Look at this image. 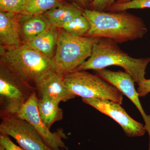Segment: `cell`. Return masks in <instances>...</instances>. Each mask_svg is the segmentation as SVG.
Wrapping results in <instances>:
<instances>
[{
    "label": "cell",
    "instance_id": "6da1fadb",
    "mask_svg": "<svg viewBox=\"0 0 150 150\" xmlns=\"http://www.w3.org/2000/svg\"><path fill=\"white\" fill-rule=\"evenodd\" d=\"M82 15L91 26L85 36L110 38L121 43L142 38L147 32L141 18L126 11L114 12L86 9Z\"/></svg>",
    "mask_w": 150,
    "mask_h": 150
},
{
    "label": "cell",
    "instance_id": "7a4b0ae2",
    "mask_svg": "<svg viewBox=\"0 0 150 150\" xmlns=\"http://www.w3.org/2000/svg\"><path fill=\"white\" fill-rule=\"evenodd\" d=\"M0 51L1 64L35 88L48 75L60 71L53 59L25 43L12 48L1 46Z\"/></svg>",
    "mask_w": 150,
    "mask_h": 150
},
{
    "label": "cell",
    "instance_id": "3957f363",
    "mask_svg": "<svg viewBox=\"0 0 150 150\" xmlns=\"http://www.w3.org/2000/svg\"><path fill=\"white\" fill-rule=\"evenodd\" d=\"M150 62V57L133 58L121 50L114 40L100 38L94 45L90 57L76 70L95 71L110 66H118L138 83L145 79L146 69Z\"/></svg>",
    "mask_w": 150,
    "mask_h": 150
},
{
    "label": "cell",
    "instance_id": "277c9868",
    "mask_svg": "<svg viewBox=\"0 0 150 150\" xmlns=\"http://www.w3.org/2000/svg\"><path fill=\"white\" fill-rule=\"evenodd\" d=\"M100 38L78 37L59 30L56 52L53 59L59 69L64 74L76 70L91 56L95 43Z\"/></svg>",
    "mask_w": 150,
    "mask_h": 150
},
{
    "label": "cell",
    "instance_id": "5b68a950",
    "mask_svg": "<svg viewBox=\"0 0 150 150\" xmlns=\"http://www.w3.org/2000/svg\"><path fill=\"white\" fill-rule=\"evenodd\" d=\"M64 79L69 90L76 97L108 100L121 105L123 102V94L98 75L76 70L65 74Z\"/></svg>",
    "mask_w": 150,
    "mask_h": 150
},
{
    "label": "cell",
    "instance_id": "8992f818",
    "mask_svg": "<svg viewBox=\"0 0 150 150\" xmlns=\"http://www.w3.org/2000/svg\"><path fill=\"white\" fill-rule=\"evenodd\" d=\"M35 91V88L1 63L0 113L16 114Z\"/></svg>",
    "mask_w": 150,
    "mask_h": 150
},
{
    "label": "cell",
    "instance_id": "52a82bcc",
    "mask_svg": "<svg viewBox=\"0 0 150 150\" xmlns=\"http://www.w3.org/2000/svg\"><path fill=\"white\" fill-rule=\"evenodd\" d=\"M0 133L13 138L25 150H53L34 127L16 114L0 113Z\"/></svg>",
    "mask_w": 150,
    "mask_h": 150
},
{
    "label": "cell",
    "instance_id": "ba28073f",
    "mask_svg": "<svg viewBox=\"0 0 150 150\" xmlns=\"http://www.w3.org/2000/svg\"><path fill=\"white\" fill-rule=\"evenodd\" d=\"M38 97L36 92L33 93L16 115L29 122L36 129L46 145L53 150H69L63 142L67 139L62 129L52 132L40 118L38 108Z\"/></svg>",
    "mask_w": 150,
    "mask_h": 150
},
{
    "label": "cell",
    "instance_id": "9c48e42d",
    "mask_svg": "<svg viewBox=\"0 0 150 150\" xmlns=\"http://www.w3.org/2000/svg\"><path fill=\"white\" fill-rule=\"evenodd\" d=\"M82 100L84 103L116 121L127 137H142L146 133V131L144 125L131 118L121 104L100 98H82Z\"/></svg>",
    "mask_w": 150,
    "mask_h": 150
},
{
    "label": "cell",
    "instance_id": "30bf717a",
    "mask_svg": "<svg viewBox=\"0 0 150 150\" xmlns=\"http://www.w3.org/2000/svg\"><path fill=\"white\" fill-rule=\"evenodd\" d=\"M95 74L115 86L126 96L138 108L145 122V127L149 138V149L150 150V115H147L140 102L139 96L135 88V82L126 72L113 71L105 69L94 71Z\"/></svg>",
    "mask_w": 150,
    "mask_h": 150
},
{
    "label": "cell",
    "instance_id": "8fae6325",
    "mask_svg": "<svg viewBox=\"0 0 150 150\" xmlns=\"http://www.w3.org/2000/svg\"><path fill=\"white\" fill-rule=\"evenodd\" d=\"M64 74L56 71L48 75L36 87L38 98H47L59 103L66 102L76 97L65 82Z\"/></svg>",
    "mask_w": 150,
    "mask_h": 150
},
{
    "label": "cell",
    "instance_id": "7c38bea8",
    "mask_svg": "<svg viewBox=\"0 0 150 150\" xmlns=\"http://www.w3.org/2000/svg\"><path fill=\"white\" fill-rule=\"evenodd\" d=\"M23 14L0 12V42L6 48L16 47L22 43L20 36L21 18Z\"/></svg>",
    "mask_w": 150,
    "mask_h": 150
},
{
    "label": "cell",
    "instance_id": "4fadbf2b",
    "mask_svg": "<svg viewBox=\"0 0 150 150\" xmlns=\"http://www.w3.org/2000/svg\"><path fill=\"white\" fill-rule=\"evenodd\" d=\"M20 24L21 38L23 43L37 37L52 26L48 18L44 14H23Z\"/></svg>",
    "mask_w": 150,
    "mask_h": 150
},
{
    "label": "cell",
    "instance_id": "5bb4252c",
    "mask_svg": "<svg viewBox=\"0 0 150 150\" xmlns=\"http://www.w3.org/2000/svg\"><path fill=\"white\" fill-rule=\"evenodd\" d=\"M59 33V28L52 26L37 37L25 43L46 57L53 59L57 47Z\"/></svg>",
    "mask_w": 150,
    "mask_h": 150
},
{
    "label": "cell",
    "instance_id": "9a60e30c",
    "mask_svg": "<svg viewBox=\"0 0 150 150\" xmlns=\"http://www.w3.org/2000/svg\"><path fill=\"white\" fill-rule=\"evenodd\" d=\"M83 11L76 6L60 5L44 13L52 26L61 28L63 24L82 15Z\"/></svg>",
    "mask_w": 150,
    "mask_h": 150
},
{
    "label": "cell",
    "instance_id": "2e32d148",
    "mask_svg": "<svg viewBox=\"0 0 150 150\" xmlns=\"http://www.w3.org/2000/svg\"><path fill=\"white\" fill-rule=\"evenodd\" d=\"M59 103L56 100L47 98H38V108L39 115L49 129L55 122L63 119V110L59 107Z\"/></svg>",
    "mask_w": 150,
    "mask_h": 150
},
{
    "label": "cell",
    "instance_id": "e0dca14e",
    "mask_svg": "<svg viewBox=\"0 0 150 150\" xmlns=\"http://www.w3.org/2000/svg\"><path fill=\"white\" fill-rule=\"evenodd\" d=\"M23 14H44L46 11L62 4L60 0H24Z\"/></svg>",
    "mask_w": 150,
    "mask_h": 150
},
{
    "label": "cell",
    "instance_id": "ac0fdd59",
    "mask_svg": "<svg viewBox=\"0 0 150 150\" xmlns=\"http://www.w3.org/2000/svg\"><path fill=\"white\" fill-rule=\"evenodd\" d=\"M90 28L87 19L81 15L63 24L60 29L74 36L83 37L88 33Z\"/></svg>",
    "mask_w": 150,
    "mask_h": 150
},
{
    "label": "cell",
    "instance_id": "d6986e66",
    "mask_svg": "<svg viewBox=\"0 0 150 150\" xmlns=\"http://www.w3.org/2000/svg\"><path fill=\"white\" fill-rule=\"evenodd\" d=\"M150 8V0H130L127 2L116 3L105 11H124L131 9Z\"/></svg>",
    "mask_w": 150,
    "mask_h": 150
},
{
    "label": "cell",
    "instance_id": "ffe728a7",
    "mask_svg": "<svg viewBox=\"0 0 150 150\" xmlns=\"http://www.w3.org/2000/svg\"><path fill=\"white\" fill-rule=\"evenodd\" d=\"M24 0H0L1 11L23 14Z\"/></svg>",
    "mask_w": 150,
    "mask_h": 150
},
{
    "label": "cell",
    "instance_id": "44dd1931",
    "mask_svg": "<svg viewBox=\"0 0 150 150\" xmlns=\"http://www.w3.org/2000/svg\"><path fill=\"white\" fill-rule=\"evenodd\" d=\"M120 0H94L90 6L93 10L105 11L107 9Z\"/></svg>",
    "mask_w": 150,
    "mask_h": 150
},
{
    "label": "cell",
    "instance_id": "7402d4cb",
    "mask_svg": "<svg viewBox=\"0 0 150 150\" xmlns=\"http://www.w3.org/2000/svg\"><path fill=\"white\" fill-rule=\"evenodd\" d=\"M10 137L7 134L0 133V145L6 150H25L14 143Z\"/></svg>",
    "mask_w": 150,
    "mask_h": 150
},
{
    "label": "cell",
    "instance_id": "603a6c76",
    "mask_svg": "<svg viewBox=\"0 0 150 150\" xmlns=\"http://www.w3.org/2000/svg\"><path fill=\"white\" fill-rule=\"evenodd\" d=\"M138 85L137 91L140 97H143L150 93V79H145L139 82Z\"/></svg>",
    "mask_w": 150,
    "mask_h": 150
},
{
    "label": "cell",
    "instance_id": "cb8c5ba5",
    "mask_svg": "<svg viewBox=\"0 0 150 150\" xmlns=\"http://www.w3.org/2000/svg\"><path fill=\"white\" fill-rule=\"evenodd\" d=\"M79 7L86 8L91 4L94 0H73Z\"/></svg>",
    "mask_w": 150,
    "mask_h": 150
},
{
    "label": "cell",
    "instance_id": "d4e9b609",
    "mask_svg": "<svg viewBox=\"0 0 150 150\" xmlns=\"http://www.w3.org/2000/svg\"><path fill=\"white\" fill-rule=\"evenodd\" d=\"M130 0H120V1H118V2L116 3H125L129 1ZM116 4V3H115Z\"/></svg>",
    "mask_w": 150,
    "mask_h": 150
},
{
    "label": "cell",
    "instance_id": "484cf974",
    "mask_svg": "<svg viewBox=\"0 0 150 150\" xmlns=\"http://www.w3.org/2000/svg\"><path fill=\"white\" fill-rule=\"evenodd\" d=\"M0 150H6L2 146H1V145H0Z\"/></svg>",
    "mask_w": 150,
    "mask_h": 150
}]
</instances>
